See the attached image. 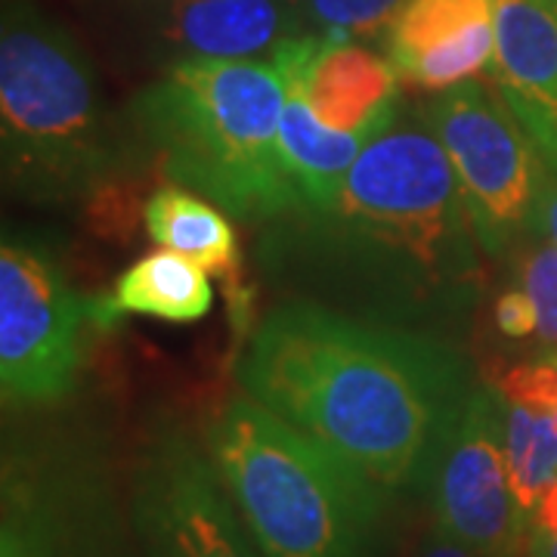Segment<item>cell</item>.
I'll list each match as a JSON object with an SVG mask.
<instances>
[{
  "instance_id": "1",
  "label": "cell",
  "mask_w": 557,
  "mask_h": 557,
  "mask_svg": "<svg viewBox=\"0 0 557 557\" xmlns=\"http://www.w3.org/2000/svg\"><path fill=\"white\" fill-rule=\"evenodd\" d=\"M242 394L322 440L384 490L424 486L468 397L446 341L362 322L317 300L260 319L239 359Z\"/></svg>"
},
{
  "instance_id": "2",
  "label": "cell",
  "mask_w": 557,
  "mask_h": 557,
  "mask_svg": "<svg viewBox=\"0 0 557 557\" xmlns=\"http://www.w3.org/2000/svg\"><path fill=\"white\" fill-rule=\"evenodd\" d=\"M298 214L295 255L391 317L458 313L474 295L480 242L453 161L431 131L372 139L335 201Z\"/></svg>"
},
{
  "instance_id": "3",
  "label": "cell",
  "mask_w": 557,
  "mask_h": 557,
  "mask_svg": "<svg viewBox=\"0 0 557 557\" xmlns=\"http://www.w3.org/2000/svg\"><path fill=\"white\" fill-rule=\"evenodd\" d=\"M282 106L285 78L273 62L189 57L139 94L134 119L164 177L226 214L276 220L300 211L278 149Z\"/></svg>"
},
{
  "instance_id": "4",
  "label": "cell",
  "mask_w": 557,
  "mask_h": 557,
  "mask_svg": "<svg viewBox=\"0 0 557 557\" xmlns=\"http://www.w3.org/2000/svg\"><path fill=\"white\" fill-rule=\"evenodd\" d=\"M208 456L263 557H375L384 486L267 406L230 399Z\"/></svg>"
},
{
  "instance_id": "5",
  "label": "cell",
  "mask_w": 557,
  "mask_h": 557,
  "mask_svg": "<svg viewBox=\"0 0 557 557\" xmlns=\"http://www.w3.org/2000/svg\"><path fill=\"white\" fill-rule=\"evenodd\" d=\"M0 134L7 186L35 201L94 199L121 164L78 40L32 7L3 13Z\"/></svg>"
},
{
  "instance_id": "6",
  "label": "cell",
  "mask_w": 557,
  "mask_h": 557,
  "mask_svg": "<svg viewBox=\"0 0 557 557\" xmlns=\"http://www.w3.org/2000/svg\"><path fill=\"white\" fill-rule=\"evenodd\" d=\"M421 121L453 161L474 236L486 255H502L527 230H536L539 199L552 174L498 87L471 78L440 90L421 109Z\"/></svg>"
},
{
  "instance_id": "7",
  "label": "cell",
  "mask_w": 557,
  "mask_h": 557,
  "mask_svg": "<svg viewBox=\"0 0 557 557\" xmlns=\"http://www.w3.org/2000/svg\"><path fill=\"white\" fill-rule=\"evenodd\" d=\"M81 300L40 248L7 239L0 248V391L3 403L50 406L72 394L81 369Z\"/></svg>"
},
{
  "instance_id": "8",
  "label": "cell",
  "mask_w": 557,
  "mask_h": 557,
  "mask_svg": "<svg viewBox=\"0 0 557 557\" xmlns=\"http://www.w3.org/2000/svg\"><path fill=\"white\" fill-rule=\"evenodd\" d=\"M424 490L440 533L486 557H527L530 518L508 474L498 391L468 397Z\"/></svg>"
},
{
  "instance_id": "9",
  "label": "cell",
  "mask_w": 557,
  "mask_h": 557,
  "mask_svg": "<svg viewBox=\"0 0 557 557\" xmlns=\"http://www.w3.org/2000/svg\"><path fill=\"white\" fill-rule=\"evenodd\" d=\"M134 523L146 557H263L208 449L164 434L139 461Z\"/></svg>"
},
{
  "instance_id": "10",
  "label": "cell",
  "mask_w": 557,
  "mask_h": 557,
  "mask_svg": "<svg viewBox=\"0 0 557 557\" xmlns=\"http://www.w3.org/2000/svg\"><path fill=\"white\" fill-rule=\"evenodd\" d=\"M270 62L298 81L319 121L335 131L387 134L397 121L399 72L357 40L304 32L282 40Z\"/></svg>"
},
{
  "instance_id": "11",
  "label": "cell",
  "mask_w": 557,
  "mask_h": 557,
  "mask_svg": "<svg viewBox=\"0 0 557 557\" xmlns=\"http://www.w3.org/2000/svg\"><path fill=\"white\" fill-rule=\"evenodd\" d=\"M493 0H406L387 35V60L399 78L449 90L493 69Z\"/></svg>"
},
{
  "instance_id": "12",
  "label": "cell",
  "mask_w": 557,
  "mask_h": 557,
  "mask_svg": "<svg viewBox=\"0 0 557 557\" xmlns=\"http://www.w3.org/2000/svg\"><path fill=\"white\" fill-rule=\"evenodd\" d=\"M493 16L498 94L557 168V0H493Z\"/></svg>"
},
{
  "instance_id": "13",
  "label": "cell",
  "mask_w": 557,
  "mask_h": 557,
  "mask_svg": "<svg viewBox=\"0 0 557 557\" xmlns=\"http://www.w3.org/2000/svg\"><path fill=\"white\" fill-rule=\"evenodd\" d=\"M304 32L300 7L282 0H177L168 35L189 57L258 60Z\"/></svg>"
},
{
  "instance_id": "14",
  "label": "cell",
  "mask_w": 557,
  "mask_h": 557,
  "mask_svg": "<svg viewBox=\"0 0 557 557\" xmlns=\"http://www.w3.org/2000/svg\"><path fill=\"white\" fill-rule=\"evenodd\" d=\"M285 78V75H282ZM379 131H335L322 124L304 87L295 78H285V106L278 121V149L288 180L300 199V211H322L341 193L350 168L366 152Z\"/></svg>"
},
{
  "instance_id": "15",
  "label": "cell",
  "mask_w": 557,
  "mask_h": 557,
  "mask_svg": "<svg viewBox=\"0 0 557 557\" xmlns=\"http://www.w3.org/2000/svg\"><path fill=\"white\" fill-rule=\"evenodd\" d=\"M149 239L161 248L196 260L208 273L236 282L239 276V239L230 218L214 201L193 196L180 186H161L143 208Z\"/></svg>"
},
{
  "instance_id": "16",
  "label": "cell",
  "mask_w": 557,
  "mask_h": 557,
  "mask_svg": "<svg viewBox=\"0 0 557 557\" xmlns=\"http://www.w3.org/2000/svg\"><path fill=\"white\" fill-rule=\"evenodd\" d=\"M214 304L208 270L177 251H152L127 267L115 282V295L102 304V317L119 313L164 322H196Z\"/></svg>"
},
{
  "instance_id": "17",
  "label": "cell",
  "mask_w": 557,
  "mask_h": 557,
  "mask_svg": "<svg viewBox=\"0 0 557 557\" xmlns=\"http://www.w3.org/2000/svg\"><path fill=\"white\" fill-rule=\"evenodd\" d=\"M502 440L508 474L527 518L557 480V424L545 409L502 399Z\"/></svg>"
},
{
  "instance_id": "18",
  "label": "cell",
  "mask_w": 557,
  "mask_h": 557,
  "mask_svg": "<svg viewBox=\"0 0 557 557\" xmlns=\"http://www.w3.org/2000/svg\"><path fill=\"white\" fill-rule=\"evenodd\" d=\"M0 557H69L60 515L38 496V490H25L10 474L3 486Z\"/></svg>"
},
{
  "instance_id": "19",
  "label": "cell",
  "mask_w": 557,
  "mask_h": 557,
  "mask_svg": "<svg viewBox=\"0 0 557 557\" xmlns=\"http://www.w3.org/2000/svg\"><path fill=\"white\" fill-rule=\"evenodd\" d=\"M406 0H300L307 32L341 40H384Z\"/></svg>"
},
{
  "instance_id": "20",
  "label": "cell",
  "mask_w": 557,
  "mask_h": 557,
  "mask_svg": "<svg viewBox=\"0 0 557 557\" xmlns=\"http://www.w3.org/2000/svg\"><path fill=\"white\" fill-rule=\"evenodd\" d=\"M520 276H523V288L527 295L533 298L539 313V341L557 347V248L552 242L536 245L523 267H520Z\"/></svg>"
},
{
  "instance_id": "21",
  "label": "cell",
  "mask_w": 557,
  "mask_h": 557,
  "mask_svg": "<svg viewBox=\"0 0 557 557\" xmlns=\"http://www.w3.org/2000/svg\"><path fill=\"white\" fill-rule=\"evenodd\" d=\"M498 397L505 403H518V406H533L555 412L557 409V354L555 357L533 359V362H520L515 369H508L496 384Z\"/></svg>"
},
{
  "instance_id": "22",
  "label": "cell",
  "mask_w": 557,
  "mask_h": 557,
  "mask_svg": "<svg viewBox=\"0 0 557 557\" xmlns=\"http://www.w3.org/2000/svg\"><path fill=\"white\" fill-rule=\"evenodd\" d=\"M496 325L505 338H530L539 332V313L527 288L502 292L496 300Z\"/></svg>"
},
{
  "instance_id": "23",
  "label": "cell",
  "mask_w": 557,
  "mask_h": 557,
  "mask_svg": "<svg viewBox=\"0 0 557 557\" xmlns=\"http://www.w3.org/2000/svg\"><path fill=\"white\" fill-rule=\"evenodd\" d=\"M530 536L557 539V480L542 493L536 508L530 511Z\"/></svg>"
},
{
  "instance_id": "24",
  "label": "cell",
  "mask_w": 557,
  "mask_h": 557,
  "mask_svg": "<svg viewBox=\"0 0 557 557\" xmlns=\"http://www.w3.org/2000/svg\"><path fill=\"white\" fill-rule=\"evenodd\" d=\"M418 557H486L474 552V548H468V545H461L456 539H449L446 533H440L437 527L424 536V545H421V552Z\"/></svg>"
},
{
  "instance_id": "25",
  "label": "cell",
  "mask_w": 557,
  "mask_h": 557,
  "mask_svg": "<svg viewBox=\"0 0 557 557\" xmlns=\"http://www.w3.org/2000/svg\"><path fill=\"white\" fill-rule=\"evenodd\" d=\"M536 230L539 233H545V239L557 248V177H548L545 193H542V199H539Z\"/></svg>"
},
{
  "instance_id": "26",
  "label": "cell",
  "mask_w": 557,
  "mask_h": 557,
  "mask_svg": "<svg viewBox=\"0 0 557 557\" xmlns=\"http://www.w3.org/2000/svg\"><path fill=\"white\" fill-rule=\"evenodd\" d=\"M527 557H557V539L527 536Z\"/></svg>"
},
{
  "instance_id": "27",
  "label": "cell",
  "mask_w": 557,
  "mask_h": 557,
  "mask_svg": "<svg viewBox=\"0 0 557 557\" xmlns=\"http://www.w3.org/2000/svg\"><path fill=\"white\" fill-rule=\"evenodd\" d=\"M282 3H295V7H300V0H282Z\"/></svg>"
}]
</instances>
